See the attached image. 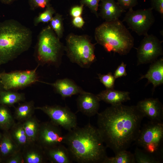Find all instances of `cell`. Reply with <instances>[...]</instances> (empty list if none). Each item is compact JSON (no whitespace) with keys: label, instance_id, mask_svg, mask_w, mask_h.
<instances>
[{"label":"cell","instance_id":"cell-2","mask_svg":"<svg viewBox=\"0 0 163 163\" xmlns=\"http://www.w3.org/2000/svg\"><path fill=\"white\" fill-rule=\"evenodd\" d=\"M72 161L79 163H103L107 156L106 147L97 128L90 123L77 126L64 135Z\"/></svg>","mask_w":163,"mask_h":163},{"label":"cell","instance_id":"cell-11","mask_svg":"<svg viewBox=\"0 0 163 163\" xmlns=\"http://www.w3.org/2000/svg\"><path fill=\"white\" fill-rule=\"evenodd\" d=\"M163 54L162 42L155 36H144L137 50V65L152 63Z\"/></svg>","mask_w":163,"mask_h":163},{"label":"cell","instance_id":"cell-24","mask_svg":"<svg viewBox=\"0 0 163 163\" xmlns=\"http://www.w3.org/2000/svg\"><path fill=\"white\" fill-rule=\"evenodd\" d=\"M25 94L13 90H3L0 94V104L11 107L16 103L24 101Z\"/></svg>","mask_w":163,"mask_h":163},{"label":"cell","instance_id":"cell-36","mask_svg":"<svg viewBox=\"0 0 163 163\" xmlns=\"http://www.w3.org/2000/svg\"><path fill=\"white\" fill-rule=\"evenodd\" d=\"M151 8L158 12L163 18V0H150Z\"/></svg>","mask_w":163,"mask_h":163},{"label":"cell","instance_id":"cell-15","mask_svg":"<svg viewBox=\"0 0 163 163\" xmlns=\"http://www.w3.org/2000/svg\"><path fill=\"white\" fill-rule=\"evenodd\" d=\"M45 83L52 86L63 99L79 94L84 91L75 82L68 78L58 79L52 83Z\"/></svg>","mask_w":163,"mask_h":163},{"label":"cell","instance_id":"cell-31","mask_svg":"<svg viewBox=\"0 0 163 163\" xmlns=\"http://www.w3.org/2000/svg\"><path fill=\"white\" fill-rule=\"evenodd\" d=\"M97 75L100 82L106 89L114 88L116 79L112 72H109L105 74H98Z\"/></svg>","mask_w":163,"mask_h":163},{"label":"cell","instance_id":"cell-21","mask_svg":"<svg viewBox=\"0 0 163 163\" xmlns=\"http://www.w3.org/2000/svg\"><path fill=\"white\" fill-rule=\"evenodd\" d=\"M21 150L13 140L8 131H4L0 140V157L2 162Z\"/></svg>","mask_w":163,"mask_h":163},{"label":"cell","instance_id":"cell-23","mask_svg":"<svg viewBox=\"0 0 163 163\" xmlns=\"http://www.w3.org/2000/svg\"><path fill=\"white\" fill-rule=\"evenodd\" d=\"M9 131L13 139L21 150L29 144L22 122L15 123Z\"/></svg>","mask_w":163,"mask_h":163},{"label":"cell","instance_id":"cell-35","mask_svg":"<svg viewBox=\"0 0 163 163\" xmlns=\"http://www.w3.org/2000/svg\"><path fill=\"white\" fill-rule=\"evenodd\" d=\"M117 2L124 10L129 9L135 6L138 3V0H117Z\"/></svg>","mask_w":163,"mask_h":163},{"label":"cell","instance_id":"cell-37","mask_svg":"<svg viewBox=\"0 0 163 163\" xmlns=\"http://www.w3.org/2000/svg\"><path fill=\"white\" fill-rule=\"evenodd\" d=\"M126 64L122 62L118 66L113 74L114 76L116 79L118 78L125 76L127 75L126 70Z\"/></svg>","mask_w":163,"mask_h":163},{"label":"cell","instance_id":"cell-28","mask_svg":"<svg viewBox=\"0 0 163 163\" xmlns=\"http://www.w3.org/2000/svg\"><path fill=\"white\" fill-rule=\"evenodd\" d=\"M136 163H160L162 161L158 158L141 150L136 148L133 154Z\"/></svg>","mask_w":163,"mask_h":163},{"label":"cell","instance_id":"cell-9","mask_svg":"<svg viewBox=\"0 0 163 163\" xmlns=\"http://www.w3.org/2000/svg\"><path fill=\"white\" fill-rule=\"evenodd\" d=\"M153 9L151 8L134 10H128L123 20L129 28L139 36H145L155 22Z\"/></svg>","mask_w":163,"mask_h":163},{"label":"cell","instance_id":"cell-3","mask_svg":"<svg viewBox=\"0 0 163 163\" xmlns=\"http://www.w3.org/2000/svg\"><path fill=\"white\" fill-rule=\"evenodd\" d=\"M32 33L13 19L0 22V66L16 58L30 48Z\"/></svg>","mask_w":163,"mask_h":163},{"label":"cell","instance_id":"cell-26","mask_svg":"<svg viewBox=\"0 0 163 163\" xmlns=\"http://www.w3.org/2000/svg\"><path fill=\"white\" fill-rule=\"evenodd\" d=\"M14 120L8 107L0 104V129L9 131L15 123Z\"/></svg>","mask_w":163,"mask_h":163},{"label":"cell","instance_id":"cell-19","mask_svg":"<svg viewBox=\"0 0 163 163\" xmlns=\"http://www.w3.org/2000/svg\"><path fill=\"white\" fill-rule=\"evenodd\" d=\"M144 78L148 79V84H152L154 89L163 84V57L152 63L147 73L141 76L139 80Z\"/></svg>","mask_w":163,"mask_h":163},{"label":"cell","instance_id":"cell-42","mask_svg":"<svg viewBox=\"0 0 163 163\" xmlns=\"http://www.w3.org/2000/svg\"><path fill=\"white\" fill-rule=\"evenodd\" d=\"M2 133H1L0 132V140L2 137Z\"/></svg>","mask_w":163,"mask_h":163},{"label":"cell","instance_id":"cell-1","mask_svg":"<svg viewBox=\"0 0 163 163\" xmlns=\"http://www.w3.org/2000/svg\"><path fill=\"white\" fill-rule=\"evenodd\" d=\"M97 129L115 154L126 150L137 139L144 117L136 106L111 105L97 113Z\"/></svg>","mask_w":163,"mask_h":163},{"label":"cell","instance_id":"cell-6","mask_svg":"<svg viewBox=\"0 0 163 163\" xmlns=\"http://www.w3.org/2000/svg\"><path fill=\"white\" fill-rule=\"evenodd\" d=\"M64 50L72 62L82 68L89 67L96 60L95 45L86 35L69 34L66 38Z\"/></svg>","mask_w":163,"mask_h":163},{"label":"cell","instance_id":"cell-20","mask_svg":"<svg viewBox=\"0 0 163 163\" xmlns=\"http://www.w3.org/2000/svg\"><path fill=\"white\" fill-rule=\"evenodd\" d=\"M48 160L52 163H71L72 160L67 147L62 144L44 150Z\"/></svg>","mask_w":163,"mask_h":163},{"label":"cell","instance_id":"cell-38","mask_svg":"<svg viewBox=\"0 0 163 163\" xmlns=\"http://www.w3.org/2000/svg\"><path fill=\"white\" fill-rule=\"evenodd\" d=\"M84 6L81 4L72 6L70 10V14L73 18L81 16Z\"/></svg>","mask_w":163,"mask_h":163},{"label":"cell","instance_id":"cell-29","mask_svg":"<svg viewBox=\"0 0 163 163\" xmlns=\"http://www.w3.org/2000/svg\"><path fill=\"white\" fill-rule=\"evenodd\" d=\"M45 8L43 11L40 13L34 18V24L35 26H37L41 23H47L50 22L53 15L56 13L55 9L50 4L48 5Z\"/></svg>","mask_w":163,"mask_h":163},{"label":"cell","instance_id":"cell-7","mask_svg":"<svg viewBox=\"0 0 163 163\" xmlns=\"http://www.w3.org/2000/svg\"><path fill=\"white\" fill-rule=\"evenodd\" d=\"M135 142L144 151L162 161L163 122L150 121L144 124Z\"/></svg>","mask_w":163,"mask_h":163},{"label":"cell","instance_id":"cell-39","mask_svg":"<svg viewBox=\"0 0 163 163\" xmlns=\"http://www.w3.org/2000/svg\"><path fill=\"white\" fill-rule=\"evenodd\" d=\"M72 24L75 27L81 28L84 25L85 22L83 18L80 16L73 18L72 21Z\"/></svg>","mask_w":163,"mask_h":163},{"label":"cell","instance_id":"cell-8","mask_svg":"<svg viewBox=\"0 0 163 163\" xmlns=\"http://www.w3.org/2000/svg\"><path fill=\"white\" fill-rule=\"evenodd\" d=\"M36 67L34 69L0 73V83L4 90H14L38 82Z\"/></svg>","mask_w":163,"mask_h":163},{"label":"cell","instance_id":"cell-34","mask_svg":"<svg viewBox=\"0 0 163 163\" xmlns=\"http://www.w3.org/2000/svg\"><path fill=\"white\" fill-rule=\"evenodd\" d=\"M3 162L5 163H24L22 150L14 153Z\"/></svg>","mask_w":163,"mask_h":163},{"label":"cell","instance_id":"cell-27","mask_svg":"<svg viewBox=\"0 0 163 163\" xmlns=\"http://www.w3.org/2000/svg\"><path fill=\"white\" fill-rule=\"evenodd\" d=\"M134 154L126 150L121 151L113 157L105 158L103 163H135Z\"/></svg>","mask_w":163,"mask_h":163},{"label":"cell","instance_id":"cell-10","mask_svg":"<svg viewBox=\"0 0 163 163\" xmlns=\"http://www.w3.org/2000/svg\"><path fill=\"white\" fill-rule=\"evenodd\" d=\"M47 115L50 121L68 131L77 126L76 115L67 107L46 105L35 107Z\"/></svg>","mask_w":163,"mask_h":163},{"label":"cell","instance_id":"cell-4","mask_svg":"<svg viewBox=\"0 0 163 163\" xmlns=\"http://www.w3.org/2000/svg\"><path fill=\"white\" fill-rule=\"evenodd\" d=\"M94 36L97 43L108 52L122 55L128 54L133 48L134 39L119 19L103 22L96 27Z\"/></svg>","mask_w":163,"mask_h":163},{"label":"cell","instance_id":"cell-17","mask_svg":"<svg viewBox=\"0 0 163 163\" xmlns=\"http://www.w3.org/2000/svg\"><path fill=\"white\" fill-rule=\"evenodd\" d=\"M21 150L24 163H43L47 160L44 149L36 142L29 144Z\"/></svg>","mask_w":163,"mask_h":163},{"label":"cell","instance_id":"cell-14","mask_svg":"<svg viewBox=\"0 0 163 163\" xmlns=\"http://www.w3.org/2000/svg\"><path fill=\"white\" fill-rule=\"evenodd\" d=\"M78 94L76 100L78 111L88 117L97 114L100 101L96 95L85 91Z\"/></svg>","mask_w":163,"mask_h":163},{"label":"cell","instance_id":"cell-32","mask_svg":"<svg viewBox=\"0 0 163 163\" xmlns=\"http://www.w3.org/2000/svg\"><path fill=\"white\" fill-rule=\"evenodd\" d=\"M101 0H80V4L88 8L97 18L98 17L97 11L99 2Z\"/></svg>","mask_w":163,"mask_h":163},{"label":"cell","instance_id":"cell-41","mask_svg":"<svg viewBox=\"0 0 163 163\" xmlns=\"http://www.w3.org/2000/svg\"><path fill=\"white\" fill-rule=\"evenodd\" d=\"M4 90V89H3L0 83V94L1 93V92H2V91L3 90Z\"/></svg>","mask_w":163,"mask_h":163},{"label":"cell","instance_id":"cell-16","mask_svg":"<svg viewBox=\"0 0 163 163\" xmlns=\"http://www.w3.org/2000/svg\"><path fill=\"white\" fill-rule=\"evenodd\" d=\"M98 14L106 21L118 19L126 11L115 0H101Z\"/></svg>","mask_w":163,"mask_h":163},{"label":"cell","instance_id":"cell-43","mask_svg":"<svg viewBox=\"0 0 163 163\" xmlns=\"http://www.w3.org/2000/svg\"><path fill=\"white\" fill-rule=\"evenodd\" d=\"M2 162V161H1L0 157V162Z\"/></svg>","mask_w":163,"mask_h":163},{"label":"cell","instance_id":"cell-30","mask_svg":"<svg viewBox=\"0 0 163 163\" xmlns=\"http://www.w3.org/2000/svg\"><path fill=\"white\" fill-rule=\"evenodd\" d=\"M50 22V26L57 37L60 39L62 38L64 31L62 16L56 13Z\"/></svg>","mask_w":163,"mask_h":163},{"label":"cell","instance_id":"cell-5","mask_svg":"<svg viewBox=\"0 0 163 163\" xmlns=\"http://www.w3.org/2000/svg\"><path fill=\"white\" fill-rule=\"evenodd\" d=\"M50 25L43 28L37 38L35 55L42 64L56 65L60 62L65 46Z\"/></svg>","mask_w":163,"mask_h":163},{"label":"cell","instance_id":"cell-22","mask_svg":"<svg viewBox=\"0 0 163 163\" xmlns=\"http://www.w3.org/2000/svg\"><path fill=\"white\" fill-rule=\"evenodd\" d=\"M35 110L33 101L20 104L15 108L14 118L18 122L22 123L33 116Z\"/></svg>","mask_w":163,"mask_h":163},{"label":"cell","instance_id":"cell-33","mask_svg":"<svg viewBox=\"0 0 163 163\" xmlns=\"http://www.w3.org/2000/svg\"><path fill=\"white\" fill-rule=\"evenodd\" d=\"M50 0H28L30 9L35 10L37 9L44 8L50 4Z\"/></svg>","mask_w":163,"mask_h":163},{"label":"cell","instance_id":"cell-25","mask_svg":"<svg viewBox=\"0 0 163 163\" xmlns=\"http://www.w3.org/2000/svg\"><path fill=\"white\" fill-rule=\"evenodd\" d=\"M29 144L36 142L40 125L39 121L33 116L22 122Z\"/></svg>","mask_w":163,"mask_h":163},{"label":"cell","instance_id":"cell-13","mask_svg":"<svg viewBox=\"0 0 163 163\" xmlns=\"http://www.w3.org/2000/svg\"><path fill=\"white\" fill-rule=\"evenodd\" d=\"M145 117L154 122H162L163 106L158 98H146L139 101L136 105Z\"/></svg>","mask_w":163,"mask_h":163},{"label":"cell","instance_id":"cell-40","mask_svg":"<svg viewBox=\"0 0 163 163\" xmlns=\"http://www.w3.org/2000/svg\"><path fill=\"white\" fill-rule=\"evenodd\" d=\"M17 0H0V1L3 4L6 5H9Z\"/></svg>","mask_w":163,"mask_h":163},{"label":"cell","instance_id":"cell-18","mask_svg":"<svg viewBox=\"0 0 163 163\" xmlns=\"http://www.w3.org/2000/svg\"><path fill=\"white\" fill-rule=\"evenodd\" d=\"M130 93L128 91L106 89L96 95L100 100L111 105L120 104L130 100Z\"/></svg>","mask_w":163,"mask_h":163},{"label":"cell","instance_id":"cell-12","mask_svg":"<svg viewBox=\"0 0 163 163\" xmlns=\"http://www.w3.org/2000/svg\"><path fill=\"white\" fill-rule=\"evenodd\" d=\"M64 138L59 126L46 121L40 123L36 142L45 150L64 143Z\"/></svg>","mask_w":163,"mask_h":163}]
</instances>
